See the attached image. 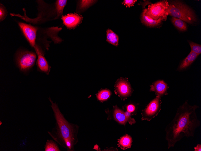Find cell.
Listing matches in <instances>:
<instances>
[{"mask_svg":"<svg viewBox=\"0 0 201 151\" xmlns=\"http://www.w3.org/2000/svg\"><path fill=\"white\" fill-rule=\"evenodd\" d=\"M191 52L199 55L201 53V45L189 41Z\"/></svg>","mask_w":201,"mask_h":151,"instance_id":"44dd1931","label":"cell"},{"mask_svg":"<svg viewBox=\"0 0 201 151\" xmlns=\"http://www.w3.org/2000/svg\"><path fill=\"white\" fill-rule=\"evenodd\" d=\"M160 97L157 96L148 105L142 113V120L150 121L157 116L161 109Z\"/></svg>","mask_w":201,"mask_h":151,"instance_id":"8992f818","label":"cell"},{"mask_svg":"<svg viewBox=\"0 0 201 151\" xmlns=\"http://www.w3.org/2000/svg\"><path fill=\"white\" fill-rule=\"evenodd\" d=\"M95 1L90 0H83L81 1L80 8L83 9L88 7L93 4Z\"/></svg>","mask_w":201,"mask_h":151,"instance_id":"7402d4cb","label":"cell"},{"mask_svg":"<svg viewBox=\"0 0 201 151\" xmlns=\"http://www.w3.org/2000/svg\"><path fill=\"white\" fill-rule=\"evenodd\" d=\"M169 5L168 8L165 11L166 16L169 14L190 24L196 21L193 10L181 2L173 1Z\"/></svg>","mask_w":201,"mask_h":151,"instance_id":"3957f363","label":"cell"},{"mask_svg":"<svg viewBox=\"0 0 201 151\" xmlns=\"http://www.w3.org/2000/svg\"><path fill=\"white\" fill-rule=\"evenodd\" d=\"M51 105L54 112L56 123L51 132H48L51 137L61 146L68 151H74L78 141L77 135L79 127L69 122L61 112L57 105L49 97Z\"/></svg>","mask_w":201,"mask_h":151,"instance_id":"7a4b0ae2","label":"cell"},{"mask_svg":"<svg viewBox=\"0 0 201 151\" xmlns=\"http://www.w3.org/2000/svg\"><path fill=\"white\" fill-rule=\"evenodd\" d=\"M18 24L31 46L34 48L36 45V29L29 24L23 23L20 22Z\"/></svg>","mask_w":201,"mask_h":151,"instance_id":"52a82bcc","label":"cell"},{"mask_svg":"<svg viewBox=\"0 0 201 151\" xmlns=\"http://www.w3.org/2000/svg\"><path fill=\"white\" fill-rule=\"evenodd\" d=\"M113 115L114 119L120 124L125 125L127 122L125 112L117 107L114 108Z\"/></svg>","mask_w":201,"mask_h":151,"instance_id":"4fadbf2b","label":"cell"},{"mask_svg":"<svg viewBox=\"0 0 201 151\" xmlns=\"http://www.w3.org/2000/svg\"><path fill=\"white\" fill-rule=\"evenodd\" d=\"M199 54L191 51L182 61L179 67L180 70L184 69L189 66L196 58Z\"/></svg>","mask_w":201,"mask_h":151,"instance_id":"5bb4252c","label":"cell"},{"mask_svg":"<svg viewBox=\"0 0 201 151\" xmlns=\"http://www.w3.org/2000/svg\"><path fill=\"white\" fill-rule=\"evenodd\" d=\"M131 137L128 134L122 137L118 141V145L121 149H125L130 148L132 144Z\"/></svg>","mask_w":201,"mask_h":151,"instance_id":"9a60e30c","label":"cell"},{"mask_svg":"<svg viewBox=\"0 0 201 151\" xmlns=\"http://www.w3.org/2000/svg\"><path fill=\"white\" fill-rule=\"evenodd\" d=\"M171 20L173 24L179 30L185 31L187 30V25L182 20L173 17Z\"/></svg>","mask_w":201,"mask_h":151,"instance_id":"e0dca14e","label":"cell"},{"mask_svg":"<svg viewBox=\"0 0 201 151\" xmlns=\"http://www.w3.org/2000/svg\"><path fill=\"white\" fill-rule=\"evenodd\" d=\"M135 109V106L132 104L129 105L127 107V111L131 113L134 112Z\"/></svg>","mask_w":201,"mask_h":151,"instance_id":"484cf974","label":"cell"},{"mask_svg":"<svg viewBox=\"0 0 201 151\" xmlns=\"http://www.w3.org/2000/svg\"><path fill=\"white\" fill-rule=\"evenodd\" d=\"M194 151H201V144H197L196 146L194 147Z\"/></svg>","mask_w":201,"mask_h":151,"instance_id":"4316f807","label":"cell"},{"mask_svg":"<svg viewBox=\"0 0 201 151\" xmlns=\"http://www.w3.org/2000/svg\"><path fill=\"white\" fill-rule=\"evenodd\" d=\"M67 2V1L66 0H58L56 1V6L57 16L62 14L63 9Z\"/></svg>","mask_w":201,"mask_h":151,"instance_id":"ffe728a7","label":"cell"},{"mask_svg":"<svg viewBox=\"0 0 201 151\" xmlns=\"http://www.w3.org/2000/svg\"><path fill=\"white\" fill-rule=\"evenodd\" d=\"M61 19L64 25L68 28H75L82 22L83 17L76 13H70L62 16Z\"/></svg>","mask_w":201,"mask_h":151,"instance_id":"ba28073f","label":"cell"},{"mask_svg":"<svg viewBox=\"0 0 201 151\" xmlns=\"http://www.w3.org/2000/svg\"><path fill=\"white\" fill-rule=\"evenodd\" d=\"M150 91H154L157 96L161 97L166 94L168 87L167 84L163 80H158L150 86Z\"/></svg>","mask_w":201,"mask_h":151,"instance_id":"8fae6325","label":"cell"},{"mask_svg":"<svg viewBox=\"0 0 201 151\" xmlns=\"http://www.w3.org/2000/svg\"><path fill=\"white\" fill-rule=\"evenodd\" d=\"M125 113L127 118V121H128L130 124L132 125L135 123L136 121L135 119L132 118L131 117V116L132 115L131 113L127 111L125 112Z\"/></svg>","mask_w":201,"mask_h":151,"instance_id":"603a6c76","label":"cell"},{"mask_svg":"<svg viewBox=\"0 0 201 151\" xmlns=\"http://www.w3.org/2000/svg\"><path fill=\"white\" fill-rule=\"evenodd\" d=\"M110 95L111 92L109 90H103L98 93L97 98L99 100L103 102L107 100L110 97Z\"/></svg>","mask_w":201,"mask_h":151,"instance_id":"d6986e66","label":"cell"},{"mask_svg":"<svg viewBox=\"0 0 201 151\" xmlns=\"http://www.w3.org/2000/svg\"><path fill=\"white\" fill-rule=\"evenodd\" d=\"M36 55L28 51H21L17 54L16 62L20 70L23 72L28 71L34 65Z\"/></svg>","mask_w":201,"mask_h":151,"instance_id":"277c9868","label":"cell"},{"mask_svg":"<svg viewBox=\"0 0 201 151\" xmlns=\"http://www.w3.org/2000/svg\"><path fill=\"white\" fill-rule=\"evenodd\" d=\"M34 48L38 55L37 64L38 70L47 74H48L50 70V67L42 52L36 45Z\"/></svg>","mask_w":201,"mask_h":151,"instance_id":"9c48e42d","label":"cell"},{"mask_svg":"<svg viewBox=\"0 0 201 151\" xmlns=\"http://www.w3.org/2000/svg\"><path fill=\"white\" fill-rule=\"evenodd\" d=\"M115 90L120 96L125 98L129 96L132 92L129 84L124 80H120L116 83Z\"/></svg>","mask_w":201,"mask_h":151,"instance_id":"30bf717a","label":"cell"},{"mask_svg":"<svg viewBox=\"0 0 201 151\" xmlns=\"http://www.w3.org/2000/svg\"><path fill=\"white\" fill-rule=\"evenodd\" d=\"M169 6L166 0H162L148 6L145 14L146 15L151 18L157 20L160 18L163 20L166 18L165 11Z\"/></svg>","mask_w":201,"mask_h":151,"instance_id":"5b68a950","label":"cell"},{"mask_svg":"<svg viewBox=\"0 0 201 151\" xmlns=\"http://www.w3.org/2000/svg\"><path fill=\"white\" fill-rule=\"evenodd\" d=\"M146 11V9H144L142 12L141 20L142 23L147 26L150 27H153L156 26L159 24L163 19L160 18L157 20H154L149 17L145 15V14Z\"/></svg>","mask_w":201,"mask_h":151,"instance_id":"7c38bea8","label":"cell"},{"mask_svg":"<svg viewBox=\"0 0 201 151\" xmlns=\"http://www.w3.org/2000/svg\"><path fill=\"white\" fill-rule=\"evenodd\" d=\"M107 40L110 43L117 46L118 45L119 36L113 31L108 29L107 30Z\"/></svg>","mask_w":201,"mask_h":151,"instance_id":"2e32d148","label":"cell"},{"mask_svg":"<svg viewBox=\"0 0 201 151\" xmlns=\"http://www.w3.org/2000/svg\"><path fill=\"white\" fill-rule=\"evenodd\" d=\"M7 14V12L3 6L0 5V21L3 20L5 18Z\"/></svg>","mask_w":201,"mask_h":151,"instance_id":"cb8c5ba5","label":"cell"},{"mask_svg":"<svg viewBox=\"0 0 201 151\" xmlns=\"http://www.w3.org/2000/svg\"><path fill=\"white\" fill-rule=\"evenodd\" d=\"M198 107L196 105H190L186 101L178 109L174 118L165 129L169 149L184 137H194L196 129L200 125L196 112Z\"/></svg>","mask_w":201,"mask_h":151,"instance_id":"6da1fadb","label":"cell"},{"mask_svg":"<svg viewBox=\"0 0 201 151\" xmlns=\"http://www.w3.org/2000/svg\"><path fill=\"white\" fill-rule=\"evenodd\" d=\"M45 151H60L57 143L51 140H47L45 146Z\"/></svg>","mask_w":201,"mask_h":151,"instance_id":"ac0fdd59","label":"cell"},{"mask_svg":"<svg viewBox=\"0 0 201 151\" xmlns=\"http://www.w3.org/2000/svg\"><path fill=\"white\" fill-rule=\"evenodd\" d=\"M137 1L136 0H124L122 2V4L125 6L126 7L129 8L133 6Z\"/></svg>","mask_w":201,"mask_h":151,"instance_id":"d4e9b609","label":"cell"}]
</instances>
